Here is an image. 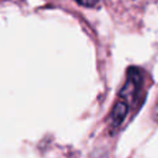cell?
Masks as SVG:
<instances>
[{
	"label": "cell",
	"instance_id": "1",
	"mask_svg": "<svg viewBox=\"0 0 158 158\" xmlns=\"http://www.w3.org/2000/svg\"><path fill=\"white\" fill-rule=\"evenodd\" d=\"M142 83L143 80H142L141 70L136 67H131L130 69H127V79L120 91V98L125 102H131L133 105H137L139 99V93L142 89Z\"/></svg>",
	"mask_w": 158,
	"mask_h": 158
},
{
	"label": "cell",
	"instance_id": "2",
	"mask_svg": "<svg viewBox=\"0 0 158 158\" xmlns=\"http://www.w3.org/2000/svg\"><path fill=\"white\" fill-rule=\"evenodd\" d=\"M127 112H128V104L125 102L123 100H118L112 111H111V116H110V128L112 130H117L122 122L125 121L126 116H127Z\"/></svg>",
	"mask_w": 158,
	"mask_h": 158
},
{
	"label": "cell",
	"instance_id": "3",
	"mask_svg": "<svg viewBox=\"0 0 158 158\" xmlns=\"http://www.w3.org/2000/svg\"><path fill=\"white\" fill-rule=\"evenodd\" d=\"M75 1L78 4H80V5L88 6V7H93V6H95L99 2V0H75Z\"/></svg>",
	"mask_w": 158,
	"mask_h": 158
},
{
	"label": "cell",
	"instance_id": "4",
	"mask_svg": "<svg viewBox=\"0 0 158 158\" xmlns=\"http://www.w3.org/2000/svg\"><path fill=\"white\" fill-rule=\"evenodd\" d=\"M152 116H153V120H154L156 122H158V99H157V101H156V104H154V106H153Z\"/></svg>",
	"mask_w": 158,
	"mask_h": 158
}]
</instances>
